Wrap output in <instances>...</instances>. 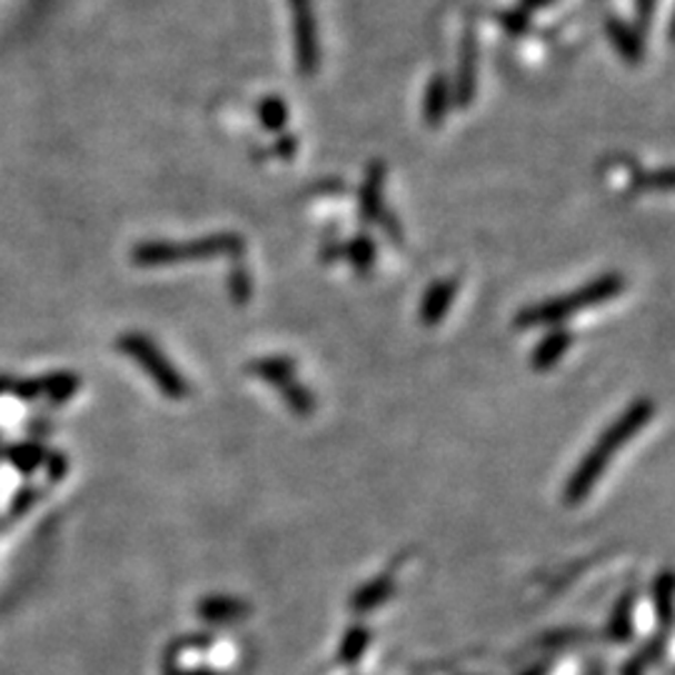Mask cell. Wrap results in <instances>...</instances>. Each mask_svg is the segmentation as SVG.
I'll return each mask as SVG.
<instances>
[{
	"label": "cell",
	"mask_w": 675,
	"mask_h": 675,
	"mask_svg": "<svg viewBox=\"0 0 675 675\" xmlns=\"http://www.w3.org/2000/svg\"><path fill=\"white\" fill-rule=\"evenodd\" d=\"M653 410L656 408H653V403L648 398H638L623 410V416L616 423H611V426L603 430V436L596 440V446L583 456L578 468L573 470V476L566 483L563 498H566L568 506H578V503L590 496V490L596 488V483L603 478V473H606L611 458L616 456L618 448L626 446L633 436H638L643 426L653 418Z\"/></svg>",
	"instance_id": "cell-1"
},
{
	"label": "cell",
	"mask_w": 675,
	"mask_h": 675,
	"mask_svg": "<svg viewBox=\"0 0 675 675\" xmlns=\"http://www.w3.org/2000/svg\"><path fill=\"white\" fill-rule=\"evenodd\" d=\"M623 288H626V278L621 274H606L596 280H590V284H586L583 288L573 290L568 296L548 298L543 300V304L526 306L513 324L523 330L538 326H560L563 320L580 314V310L606 304L611 298H618L623 294Z\"/></svg>",
	"instance_id": "cell-2"
},
{
	"label": "cell",
	"mask_w": 675,
	"mask_h": 675,
	"mask_svg": "<svg viewBox=\"0 0 675 675\" xmlns=\"http://www.w3.org/2000/svg\"><path fill=\"white\" fill-rule=\"evenodd\" d=\"M246 240L238 234H216L186 244H148L140 246L136 260L143 266L180 264V260H208V258H234L244 260Z\"/></svg>",
	"instance_id": "cell-3"
},
{
	"label": "cell",
	"mask_w": 675,
	"mask_h": 675,
	"mask_svg": "<svg viewBox=\"0 0 675 675\" xmlns=\"http://www.w3.org/2000/svg\"><path fill=\"white\" fill-rule=\"evenodd\" d=\"M290 23H294V43L298 66L306 76H314L320 63V46H318V23L314 16L310 0H288Z\"/></svg>",
	"instance_id": "cell-4"
},
{
	"label": "cell",
	"mask_w": 675,
	"mask_h": 675,
	"mask_svg": "<svg viewBox=\"0 0 675 675\" xmlns=\"http://www.w3.org/2000/svg\"><path fill=\"white\" fill-rule=\"evenodd\" d=\"M123 346H126V350L130 353V356L143 363L146 370L150 373V376L156 378V383H158L160 388H163V393H166L168 398L180 400V398L188 396V393H190L188 380L183 376H180V373L173 366H170V363L163 356H160L158 348L150 346V343L146 338L130 336V338L123 340Z\"/></svg>",
	"instance_id": "cell-5"
},
{
	"label": "cell",
	"mask_w": 675,
	"mask_h": 675,
	"mask_svg": "<svg viewBox=\"0 0 675 675\" xmlns=\"http://www.w3.org/2000/svg\"><path fill=\"white\" fill-rule=\"evenodd\" d=\"M573 346V334L568 328L556 326L553 330H548L546 336L540 338V343L530 353V368L538 373H546L553 366H558V363L566 358V353Z\"/></svg>",
	"instance_id": "cell-6"
},
{
	"label": "cell",
	"mask_w": 675,
	"mask_h": 675,
	"mask_svg": "<svg viewBox=\"0 0 675 675\" xmlns=\"http://www.w3.org/2000/svg\"><path fill=\"white\" fill-rule=\"evenodd\" d=\"M458 294V280H436L428 290L426 296H423V304H420V324L423 326H438L443 318L448 316L450 310V304L453 298H456Z\"/></svg>",
	"instance_id": "cell-7"
},
{
	"label": "cell",
	"mask_w": 675,
	"mask_h": 675,
	"mask_svg": "<svg viewBox=\"0 0 675 675\" xmlns=\"http://www.w3.org/2000/svg\"><path fill=\"white\" fill-rule=\"evenodd\" d=\"M383 186H386V166L376 160L370 163L366 180L360 188V218L363 224H378V218L386 206H383Z\"/></svg>",
	"instance_id": "cell-8"
},
{
	"label": "cell",
	"mask_w": 675,
	"mask_h": 675,
	"mask_svg": "<svg viewBox=\"0 0 675 675\" xmlns=\"http://www.w3.org/2000/svg\"><path fill=\"white\" fill-rule=\"evenodd\" d=\"M476 68H478V40L468 30L463 38V50H460V66H458V78H456V103L468 106L476 93Z\"/></svg>",
	"instance_id": "cell-9"
},
{
	"label": "cell",
	"mask_w": 675,
	"mask_h": 675,
	"mask_svg": "<svg viewBox=\"0 0 675 675\" xmlns=\"http://www.w3.org/2000/svg\"><path fill=\"white\" fill-rule=\"evenodd\" d=\"M198 616L208 623H234L250 616V606L246 600L234 596H208L198 603Z\"/></svg>",
	"instance_id": "cell-10"
},
{
	"label": "cell",
	"mask_w": 675,
	"mask_h": 675,
	"mask_svg": "<svg viewBox=\"0 0 675 675\" xmlns=\"http://www.w3.org/2000/svg\"><path fill=\"white\" fill-rule=\"evenodd\" d=\"M393 593H396V583H393L390 573L386 576H378L368 580L366 586H360L356 593L350 596V611L353 613H370L376 611L378 606H383Z\"/></svg>",
	"instance_id": "cell-11"
},
{
	"label": "cell",
	"mask_w": 675,
	"mask_h": 675,
	"mask_svg": "<svg viewBox=\"0 0 675 675\" xmlns=\"http://www.w3.org/2000/svg\"><path fill=\"white\" fill-rule=\"evenodd\" d=\"M633 611H636V593L626 590L613 606L606 636L613 643H628L633 638Z\"/></svg>",
	"instance_id": "cell-12"
},
{
	"label": "cell",
	"mask_w": 675,
	"mask_h": 675,
	"mask_svg": "<svg viewBox=\"0 0 675 675\" xmlns=\"http://www.w3.org/2000/svg\"><path fill=\"white\" fill-rule=\"evenodd\" d=\"M248 373H254L256 378L266 380L268 386H286L288 380L296 378V363L284 356H270V358H260L248 363Z\"/></svg>",
	"instance_id": "cell-13"
},
{
	"label": "cell",
	"mask_w": 675,
	"mask_h": 675,
	"mask_svg": "<svg viewBox=\"0 0 675 675\" xmlns=\"http://www.w3.org/2000/svg\"><path fill=\"white\" fill-rule=\"evenodd\" d=\"M450 106V88L446 83V78L436 76L428 83L426 90V103H423V116H426L428 126H440L443 118L448 113Z\"/></svg>",
	"instance_id": "cell-14"
},
{
	"label": "cell",
	"mask_w": 675,
	"mask_h": 675,
	"mask_svg": "<svg viewBox=\"0 0 675 675\" xmlns=\"http://www.w3.org/2000/svg\"><path fill=\"white\" fill-rule=\"evenodd\" d=\"M343 258L348 260L358 276H368L373 266H376V244H373L370 236L360 234L343 246Z\"/></svg>",
	"instance_id": "cell-15"
},
{
	"label": "cell",
	"mask_w": 675,
	"mask_h": 675,
	"mask_svg": "<svg viewBox=\"0 0 675 675\" xmlns=\"http://www.w3.org/2000/svg\"><path fill=\"white\" fill-rule=\"evenodd\" d=\"M608 36L616 48L621 50V56L631 60V63H638L643 58V43L638 30H633L631 26L623 23V20H608Z\"/></svg>",
	"instance_id": "cell-16"
},
{
	"label": "cell",
	"mask_w": 675,
	"mask_h": 675,
	"mask_svg": "<svg viewBox=\"0 0 675 675\" xmlns=\"http://www.w3.org/2000/svg\"><path fill=\"white\" fill-rule=\"evenodd\" d=\"M368 643H370V631L363 626V623H353L340 641L338 661L343 666H356V663L363 658V653H366Z\"/></svg>",
	"instance_id": "cell-17"
},
{
	"label": "cell",
	"mask_w": 675,
	"mask_h": 675,
	"mask_svg": "<svg viewBox=\"0 0 675 675\" xmlns=\"http://www.w3.org/2000/svg\"><path fill=\"white\" fill-rule=\"evenodd\" d=\"M653 606H656L661 628L668 631L673 623V573L668 568L653 580Z\"/></svg>",
	"instance_id": "cell-18"
},
{
	"label": "cell",
	"mask_w": 675,
	"mask_h": 675,
	"mask_svg": "<svg viewBox=\"0 0 675 675\" xmlns=\"http://www.w3.org/2000/svg\"><path fill=\"white\" fill-rule=\"evenodd\" d=\"M280 390V396H284V400H286V406L296 413V416H300V418H308L310 413H314V408H316V398H314V393H310L304 383H298L296 378L294 380H288L286 386H280L278 388Z\"/></svg>",
	"instance_id": "cell-19"
},
{
	"label": "cell",
	"mask_w": 675,
	"mask_h": 675,
	"mask_svg": "<svg viewBox=\"0 0 675 675\" xmlns=\"http://www.w3.org/2000/svg\"><path fill=\"white\" fill-rule=\"evenodd\" d=\"M228 296L236 306H246L254 298V278H250L244 260H234V268L228 274Z\"/></svg>",
	"instance_id": "cell-20"
},
{
	"label": "cell",
	"mask_w": 675,
	"mask_h": 675,
	"mask_svg": "<svg viewBox=\"0 0 675 675\" xmlns=\"http://www.w3.org/2000/svg\"><path fill=\"white\" fill-rule=\"evenodd\" d=\"M260 123L268 130H284L288 123V108L280 98H268L260 103Z\"/></svg>",
	"instance_id": "cell-21"
},
{
	"label": "cell",
	"mask_w": 675,
	"mask_h": 675,
	"mask_svg": "<svg viewBox=\"0 0 675 675\" xmlns=\"http://www.w3.org/2000/svg\"><path fill=\"white\" fill-rule=\"evenodd\" d=\"M663 651H666V631L658 633V636H653L646 646L641 648L636 658L643 663V666H646V663H658L663 658Z\"/></svg>",
	"instance_id": "cell-22"
},
{
	"label": "cell",
	"mask_w": 675,
	"mask_h": 675,
	"mask_svg": "<svg viewBox=\"0 0 675 675\" xmlns=\"http://www.w3.org/2000/svg\"><path fill=\"white\" fill-rule=\"evenodd\" d=\"M378 224L383 226V230H386V236H388L390 244H400V240H403V230H400L398 218L393 216L390 210H383L380 218H378Z\"/></svg>",
	"instance_id": "cell-23"
},
{
	"label": "cell",
	"mask_w": 675,
	"mask_h": 675,
	"mask_svg": "<svg viewBox=\"0 0 675 675\" xmlns=\"http://www.w3.org/2000/svg\"><path fill=\"white\" fill-rule=\"evenodd\" d=\"M296 148H298V140L294 136H284L278 140V156L280 158H290V156H294Z\"/></svg>",
	"instance_id": "cell-24"
},
{
	"label": "cell",
	"mask_w": 675,
	"mask_h": 675,
	"mask_svg": "<svg viewBox=\"0 0 675 675\" xmlns=\"http://www.w3.org/2000/svg\"><path fill=\"white\" fill-rule=\"evenodd\" d=\"M636 8H638L641 23L648 26V20L653 16V8H656V0H636Z\"/></svg>",
	"instance_id": "cell-25"
},
{
	"label": "cell",
	"mask_w": 675,
	"mask_h": 675,
	"mask_svg": "<svg viewBox=\"0 0 675 675\" xmlns=\"http://www.w3.org/2000/svg\"><path fill=\"white\" fill-rule=\"evenodd\" d=\"M643 668H646V666H643L638 658H631L626 666H623V675H646V673H643Z\"/></svg>",
	"instance_id": "cell-26"
},
{
	"label": "cell",
	"mask_w": 675,
	"mask_h": 675,
	"mask_svg": "<svg viewBox=\"0 0 675 675\" xmlns=\"http://www.w3.org/2000/svg\"><path fill=\"white\" fill-rule=\"evenodd\" d=\"M180 675H220V673H218V671H214V668H206V666H200V668L180 671Z\"/></svg>",
	"instance_id": "cell-27"
},
{
	"label": "cell",
	"mask_w": 675,
	"mask_h": 675,
	"mask_svg": "<svg viewBox=\"0 0 675 675\" xmlns=\"http://www.w3.org/2000/svg\"><path fill=\"white\" fill-rule=\"evenodd\" d=\"M166 675H180V668H178V663H176V653H170L168 666H166Z\"/></svg>",
	"instance_id": "cell-28"
},
{
	"label": "cell",
	"mask_w": 675,
	"mask_h": 675,
	"mask_svg": "<svg viewBox=\"0 0 675 675\" xmlns=\"http://www.w3.org/2000/svg\"><path fill=\"white\" fill-rule=\"evenodd\" d=\"M520 675H548V666H546V663H540V666H533V668H528L526 673H520Z\"/></svg>",
	"instance_id": "cell-29"
}]
</instances>
